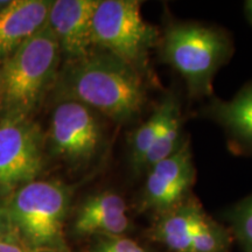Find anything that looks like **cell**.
<instances>
[{"label": "cell", "mask_w": 252, "mask_h": 252, "mask_svg": "<svg viewBox=\"0 0 252 252\" xmlns=\"http://www.w3.org/2000/svg\"><path fill=\"white\" fill-rule=\"evenodd\" d=\"M60 80L64 100L84 104L119 124L138 119L146 104L143 77L99 48L87 58L68 62Z\"/></svg>", "instance_id": "6da1fadb"}, {"label": "cell", "mask_w": 252, "mask_h": 252, "mask_svg": "<svg viewBox=\"0 0 252 252\" xmlns=\"http://www.w3.org/2000/svg\"><path fill=\"white\" fill-rule=\"evenodd\" d=\"M61 52L48 24L5 59L0 70L4 117H28L54 80Z\"/></svg>", "instance_id": "7a4b0ae2"}, {"label": "cell", "mask_w": 252, "mask_h": 252, "mask_svg": "<svg viewBox=\"0 0 252 252\" xmlns=\"http://www.w3.org/2000/svg\"><path fill=\"white\" fill-rule=\"evenodd\" d=\"M159 43L162 61L185 78L193 97L212 94L214 76L234 53L224 31L196 23L169 24Z\"/></svg>", "instance_id": "3957f363"}, {"label": "cell", "mask_w": 252, "mask_h": 252, "mask_svg": "<svg viewBox=\"0 0 252 252\" xmlns=\"http://www.w3.org/2000/svg\"><path fill=\"white\" fill-rule=\"evenodd\" d=\"M137 0H99L93 21L94 45L127 63L141 77L150 74V52L159 31L145 21Z\"/></svg>", "instance_id": "277c9868"}, {"label": "cell", "mask_w": 252, "mask_h": 252, "mask_svg": "<svg viewBox=\"0 0 252 252\" xmlns=\"http://www.w3.org/2000/svg\"><path fill=\"white\" fill-rule=\"evenodd\" d=\"M69 201L70 191L65 186L35 180L15 191L9 215L32 249L59 251L64 247L63 225Z\"/></svg>", "instance_id": "5b68a950"}, {"label": "cell", "mask_w": 252, "mask_h": 252, "mask_svg": "<svg viewBox=\"0 0 252 252\" xmlns=\"http://www.w3.org/2000/svg\"><path fill=\"white\" fill-rule=\"evenodd\" d=\"M45 166L43 137L28 117L0 122V197L35 181Z\"/></svg>", "instance_id": "8992f818"}, {"label": "cell", "mask_w": 252, "mask_h": 252, "mask_svg": "<svg viewBox=\"0 0 252 252\" xmlns=\"http://www.w3.org/2000/svg\"><path fill=\"white\" fill-rule=\"evenodd\" d=\"M53 153L72 166L87 165L102 146L103 128L96 111L75 100L56 106L50 124Z\"/></svg>", "instance_id": "52a82bcc"}, {"label": "cell", "mask_w": 252, "mask_h": 252, "mask_svg": "<svg viewBox=\"0 0 252 252\" xmlns=\"http://www.w3.org/2000/svg\"><path fill=\"white\" fill-rule=\"evenodd\" d=\"M196 171L188 140L174 153L146 171L140 204L145 210L163 214L188 200Z\"/></svg>", "instance_id": "ba28073f"}, {"label": "cell", "mask_w": 252, "mask_h": 252, "mask_svg": "<svg viewBox=\"0 0 252 252\" xmlns=\"http://www.w3.org/2000/svg\"><path fill=\"white\" fill-rule=\"evenodd\" d=\"M99 0H56L52 2L48 26L68 62L94 52L93 21Z\"/></svg>", "instance_id": "9c48e42d"}, {"label": "cell", "mask_w": 252, "mask_h": 252, "mask_svg": "<svg viewBox=\"0 0 252 252\" xmlns=\"http://www.w3.org/2000/svg\"><path fill=\"white\" fill-rule=\"evenodd\" d=\"M130 225L124 198L113 191H102L86 198L78 208L74 231L77 235L113 237L124 236Z\"/></svg>", "instance_id": "30bf717a"}, {"label": "cell", "mask_w": 252, "mask_h": 252, "mask_svg": "<svg viewBox=\"0 0 252 252\" xmlns=\"http://www.w3.org/2000/svg\"><path fill=\"white\" fill-rule=\"evenodd\" d=\"M52 2L15 0L0 9V59H7L46 26Z\"/></svg>", "instance_id": "8fae6325"}, {"label": "cell", "mask_w": 252, "mask_h": 252, "mask_svg": "<svg viewBox=\"0 0 252 252\" xmlns=\"http://www.w3.org/2000/svg\"><path fill=\"white\" fill-rule=\"evenodd\" d=\"M208 115L224 128L236 153L252 154V82L232 99H214Z\"/></svg>", "instance_id": "7c38bea8"}, {"label": "cell", "mask_w": 252, "mask_h": 252, "mask_svg": "<svg viewBox=\"0 0 252 252\" xmlns=\"http://www.w3.org/2000/svg\"><path fill=\"white\" fill-rule=\"evenodd\" d=\"M206 216L196 201L187 200L161 214L151 229V237L173 252H190L195 235Z\"/></svg>", "instance_id": "4fadbf2b"}, {"label": "cell", "mask_w": 252, "mask_h": 252, "mask_svg": "<svg viewBox=\"0 0 252 252\" xmlns=\"http://www.w3.org/2000/svg\"><path fill=\"white\" fill-rule=\"evenodd\" d=\"M180 103L174 94H168L157 106L152 115L138 126L128 138V160L134 174L157 138L175 112L180 111Z\"/></svg>", "instance_id": "5bb4252c"}, {"label": "cell", "mask_w": 252, "mask_h": 252, "mask_svg": "<svg viewBox=\"0 0 252 252\" xmlns=\"http://www.w3.org/2000/svg\"><path fill=\"white\" fill-rule=\"evenodd\" d=\"M181 132V110L175 112L167 123L161 133L157 138L156 143L151 147L143 161L140 162L137 174L146 173L147 169L160 160L165 159L175 152L184 144Z\"/></svg>", "instance_id": "9a60e30c"}, {"label": "cell", "mask_w": 252, "mask_h": 252, "mask_svg": "<svg viewBox=\"0 0 252 252\" xmlns=\"http://www.w3.org/2000/svg\"><path fill=\"white\" fill-rule=\"evenodd\" d=\"M230 244L228 230L207 215L195 235L190 252H228Z\"/></svg>", "instance_id": "2e32d148"}, {"label": "cell", "mask_w": 252, "mask_h": 252, "mask_svg": "<svg viewBox=\"0 0 252 252\" xmlns=\"http://www.w3.org/2000/svg\"><path fill=\"white\" fill-rule=\"evenodd\" d=\"M232 234L245 252H252V194L230 210Z\"/></svg>", "instance_id": "e0dca14e"}, {"label": "cell", "mask_w": 252, "mask_h": 252, "mask_svg": "<svg viewBox=\"0 0 252 252\" xmlns=\"http://www.w3.org/2000/svg\"><path fill=\"white\" fill-rule=\"evenodd\" d=\"M93 252H147V250L133 239L125 236H113L102 237L94 247Z\"/></svg>", "instance_id": "ac0fdd59"}, {"label": "cell", "mask_w": 252, "mask_h": 252, "mask_svg": "<svg viewBox=\"0 0 252 252\" xmlns=\"http://www.w3.org/2000/svg\"><path fill=\"white\" fill-rule=\"evenodd\" d=\"M0 252H25L23 248L12 242L0 241Z\"/></svg>", "instance_id": "d6986e66"}, {"label": "cell", "mask_w": 252, "mask_h": 252, "mask_svg": "<svg viewBox=\"0 0 252 252\" xmlns=\"http://www.w3.org/2000/svg\"><path fill=\"white\" fill-rule=\"evenodd\" d=\"M245 11H247V15H248L249 20H250V23L252 24V0L245 2Z\"/></svg>", "instance_id": "ffe728a7"}, {"label": "cell", "mask_w": 252, "mask_h": 252, "mask_svg": "<svg viewBox=\"0 0 252 252\" xmlns=\"http://www.w3.org/2000/svg\"><path fill=\"white\" fill-rule=\"evenodd\" d=\"M0 110H1V93H0Z\"/></svg>", "instance_id": "44dd1931"}, {"label": "cell", "mask_w": 252, "mask_h": 252, "mask_svg": "<svg viewBox=\"0 0 252 252\" xmlns=\"http://www.w3.org/2000/svg\"><path fill=\"white\" fill-rule=\"evenodd\" d=\"M0 232H1V220H0Z\"/></svg>", "instance_id": "7402d4cb"}, {"label": "cell", "mask_w": 252, "mask_h": 252, "mask_svg": "<svg viewBox=\"0 0 252 252\" xmlns=\"http://www.w3.org/2000/svg\"><path fill=\"white\" fill-rule=\"evenodd\" d=\"M53 252H59V251H53Z\"/></svg>", "instance_id": "603a6c76"}]
</instances>
